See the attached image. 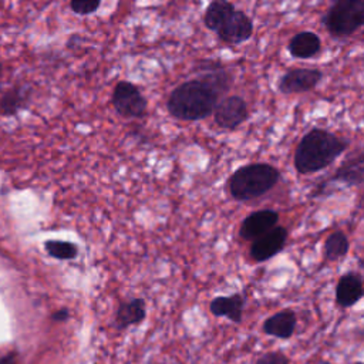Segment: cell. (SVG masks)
Here are the masks:
<instances>
[{"label": "cell", "instance_id": "6da1fadb", "mask_svg": "<svg viewBox=\"0 0 364 364\" xmlns=\"http://www.w3.org/2000/svg\"><path fill=\"white\" fill-rule=\"evenodd\" d=\"M348 146V141L326 129L313 128L299 142L294 168L300 173H313L331 165Z\"/></svg>", "mask_w": 364, "mask_h": 364}, {"label": "cell", "instance_id": "7c38bea8", "mask_svg": "<svg viewBox=\"0 0 364 364\" xmlns=\"http://www.w3.org/2000/svg\"><path fill=\"white\" fill-rule=\"evenodd\" d=\"M363 297V282L355 273L344 274L336 289V300L341 307L354 306Z\"/></svg>", "mask_w": 364, "mask_h": 364}, {"label": "cell", "instance_id": "52a82bcc", "mask_svg": "<svg viewBox=\"0 0 364 364\" xmlns=\"http://www.w3.org/2000/svg\"><path fill=\"white\" fill-rule=\"evenodd\" d=\"M323 73L313 68H296L287 71L279 80V91L283 94H300L313 90L321 80Z\"/></svg>", "mask_w": 364, "mask_h": 364}, {"label": "cell", "instance_id": "8992f818", "mask_svg": "<svg viewBox=\"0 0 364 364\" xmlns=\"http://www.w3.org/2000/svg\"><path fill=\"white\" fill-rule=\"evenodd\" d=\"M215 122L223 129H235L247 118V105L239 95L225 97L213 109Z\"/></svg>", "mask_w": 364, "mask_h": 364}, {"label": "cell", "instance_id": "ffe728a7", "mask_svg": "<svg viewBox=\"0 0 364 364\" xmlns=\"http://www.w3.org/2000/svg\"><path fill=\"white\" fill-rule=\"evenodd\" d=\"M324 250H326V257L328 260H337V259L343 257L348 252V240H347L346 235L340 230L331 233L326 239Z\"/></svg>", "mask_w": 364, "mask_h": 364}, {"label": "cell", "instance_id": "e0dca14e", "mask_svg": "<svg viewBox=\"0 0 364 364\" xmlns=\"http://www.w3.org/2000/svg\"><path fill=\"white\" fill-rule=\"evenodd\" d=\"M364 178V162L363 154H358L355 158L346 161L333 175L328 182H343L348 186L361 185Z\"/></svg>", "mask_w": 364, "mask_h": 364}, {"label": "cell", "instance_id": "30bf717a", "mask_svg": "<svg viewBox=\"0 0 364 364\" xmlns=\"http://www.w3.org/2000/svg\"><path fill=\"white\" fill-rule=\"evenodd\" d=\"M279 222V213L273 209H263L250 213L240 226L239 235L245 240H255L273 229Z\"/></svg>", "mask_w": 364, "mask_h": 364}, {"label": "cell", "instance_id": "d6986e66", "mask_svg": "<svg viewBox=\"0 0 364 364\" xmlns=\"http://www.w3.org/2000/svg\"><path fill=\"white\" fill-rule=\"evenodd\" d=\"M28 100L27 87H14L0 98V114L4 117L14 115L20 108L26 105Z\"/></svg>", "mask_w": 364, "mask_h": 364}, {"label": "cell", "instance_id": "2e32d148", "mask_svg": "<svg viewBox=\"0 0 364 364\" xmlns=\"http://www.w3.org/2000/svg\"><path fill=\"white\" fill-rule=\"evenodd\" d=\"M145 301L144 299H132L121 303L115 314V326L118 328H127L145 318Z\"/></svg>", "mask_w": 364, "mask_h": 364}, {"label": "cell", "instance_id": "8fae6325", "mask_svg": "<svg viewBox=\"0 0 364 364\" xmlns=\"http://www.w3.org/2000/svg\"><path fill=\"white\" fill-rule=\"evenodd\" d=\"M200 68L202 73L198 80L215 91L218 97L225 94L232 87V75L218 61H203Z\"/></svg>", "mask_w": 364, "mask_h": 364}, {"label": "cell", "instance_id": "277c9868", "mask_svg": "<svg viewBox=\"0 0 364 364\" xmlns=\"http://www.w3.org/2000/svg\"><path fill=\"white\" fill-rule=\"evenodd\" d=\"M364 23V0H334L323 17L326 30L336 37L355 33Z\"/></svg>", "mask_w": 364, "mask_h": 364}, {"label": "cell", "instance_id": "44dd1931", "mask_svg": "<svg viewBox=\"0 0 364 364\" xmlns=\"http://www.w3.org/2000/svg\"><path fill=\"white\" fill-rule=\"evenodd\" d=\"M46 250L53 257L63 259V260L74 259L78 253V249L74 243L63 242V240H48V242H46Z\"/></svg>", "mask_w": 364, "mask_h": 364}, {"label": "cell", "instance_id": "484cf974", "mask_svg": "<svg viewBox=\"0 0 364 364\" xmlns=\"http://www.w3.org/2000/svg\"><path fill=\"white\" fill-rule=\"evenodd\" d=\"M321 364H328V363H321Z\"/></svg>", "mask_w": 364, "mask_h": 364}, {"label": "cell", "instance_id": "ba28073f", "mask_svg": "<svg viewBox=\"0 0 364 364\" xmlns=\"http://www.w3.org/2000/svg\"><path fill=\"white\" fill-rule=\"evenodd\" d=\"M287 239V230L283 226H274L264 235L253 240L250 246V256L256 262H264L277 255Z\"/></svg>", "mask_w": 364, "mask_h": 364}, {"label": "cell", "instance_id": "d4e9b609", "mask_svg": "<svg viewBox=\"0 0 364 364\" xmlns=\"http://www.w3.org/2000/svg\"><path fill=\"white\" fill-rule=\"evenodd\" d=\"M1 68H3V65H1V63H0V71H1Z\"/></svg>", "mask_w": 364, "mask_h": 364}, {"label": "cell", "instance_id": "9a60e30c", "mask_svg": "<svg viewBox=\"0 0 364 364\" xmlns=\"http://www.w3.org/2000/svg\"><path fill=\"white\" fill-rule=\"evenodd\" d=\"M321 48V41L318 36L313 31H301L289 43V51L296 58H310L316 55Z\"/></svg>", "mask_w": 364, "mask_h": 364}, {"label": "cell", "instance_id": "ac0fdd59", "mask_svg": "<svg viewBox=\"0 0 364 364\" xmlns=\"http://www.w3.org/2000/svg\"><path fill=\"white\" fill-rule=\"evenodd\" d=\"M235 11V7L228 0H212L205 11L203 23L208 28L218 31V28L226 21V18Z\"/></svg>", "mask_w": 364, "mask_h": 364}, {"label": "cell", "instance_id": "5b68a950", "mask_svg": "<svg viewBox=\"0 0 364 364\" xmlns=\"http://www.w3.org/2000/svg\"><path fill=\"white\" fill-rule=\"evenodd\" d=\"M112 105L124 118H138L146 111V100L136 85L129 81H119L112 91Z\"/></svg>", "mask_w": 364, "mask_h": 364}, {"label": "cell", "instance_id": "3957f363", "mask_svg": "<svg viewBox=\"0 0 364 364\" xmlns=\"http://www.w3.org/2000/svg\"><path fill=\"white\" fill-rule=\"evenodd\" d=\"M279 171L269 164H249L233 172L229 181L230 195L236 200L256 199L279 182Z\"/></svg>", "mask_w": 364, "mask_h": 364}, {"label": "cell", "instance_id": "9c48e42d", "mask_svg": "<svg viewBox=\"0 0 364 364\" xmlns=\"http://www.w3.org/2000/svg\"><path fill=\"white\" fill-rule=\"evenodd\" d=\"M253 33L250 17L239 10H235L226 21L218 28V36L228 44H239L246 41Z\"/></svg>", "mask_w": 364, "mask_h": 364}, {"label": "cell", "instance_id": "603a6c76", "mask_svg": "<svg viewBox=\"0 0 364 364\" xmlns=\"http://www.w3.org/2000/svg\"><path fill=\"white\" fill-rule=\"evenodd\" d=\"M256 364H289V360L280 351H269L263 354Z\"/></svg>", "mask_w": 364, "mask_h": 364}, {"label": "cell", "instance_id": "4fadbf2b", "mask_svg": "<svg viewBox=\"0 0 364 364\" xmlns=\"http://www.w3.org/2000/svg\"><path fill=\"white\" fill-rule=\"evenodd\" d=\"M296 328V314L291 310H282L263 323V331L277 338H289Z\"/></svg>", "mask_w": 364, "mask_h": 364}, {"label": "cell", "instance_id": "7a4b0ae2", "mask_svg": "<svg viewBox=\"0 0 364 364\" xmlns=\"http://www.w3.org/2000/svg\"><path fill=\"white\" fill-rule=\"evenodd\" d=\"M218 98L215 91L196 78L178 85L171 92L166 108L178 119L198 121L213 112Z\"/></svg>", "mask_w": 364, "mask_h": 364}, {"label": "cell", "instance_id": "cb8c5ba5", "mask_svg": "<svg viewBox=\"0 0 364 364\" xmlns=\"http://www.w3.org/2000/svg\"><path fill=\"white\" fill-rule=\"evenodd\" d=\"M53 317H54V320H65V318H68V311L65 309H63V310L57 311Z\"/></svg>", "mask_w": 364, "mask_h": 364}, {"label": "cell", "instance_id": "7402d4cb", "mask_svg": "<svg viewBox=\"0 0 364 364\" xmlns=\"http://www.w3.org/2000/svg\"><path fill=\"white\" fill-rule=\"evenodd\" d=\"M101 0H71V10L80 16H87L94 13L100 7Z\"/></svg>", "mask_w": 364, "mask_h": 364}, {"label": "cell", "instance_id": "5bb4252c", "mask_svg": "<svg viewBox=\"0 0 364 364\" xmlns=\"http://www.w3.org/2000/svg\"><path fill=\"white\" fill-rule=\"evenodd\" d=\"M243 304L245 300L242 297V294L236 293L230 297H216L210 301V313L216 317H228L230 318L233 323H240L242 320V311H243Z\"/></svg>", "mask_w": 364, "mask_h": 364}]
</instances>
